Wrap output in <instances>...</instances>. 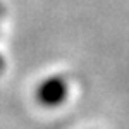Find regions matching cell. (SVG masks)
<instances>
[{
  "label": "cell",
  "mask_w": 129,
  "mask_h": 129,
  "mask_svg": "<svg viewBox=\"0 0 129 129\" xmlns=\"http://www.w3.org/2000/svg\"><path fill=\"white\" fill-rule=\"evenodd\" d=\"M67 96H69V84L66 78H62L59 74L45 78L35 89L36 102L47 109L60 107L67 100Z\"/></svg>",
  "instance_id": "6da1fadb"
},
{
  "label": "cell",
  "mask_w": 129,
  "mask_h": 129,
  "mask_svg": "<svg viewBox=\"0 0 129 129\" xmlns=\"http://www.w3.org/2000/svg\"><path fill=\"white\" fill-rule=\"evenodd\" d=\"M4 71H5V59L0 55V76L4 74Z\"/></svg>",
  "instance_id": "7a4b0ae2"
},
{
  "label": "cell",
  "mask_w": 129,
  "mask_h": 129,
  "mask_svg": "<svg viewBox=\"0 0 129 129\" xmlns=\"http://www.w3.org/2000/svg\"><path fill=\"white\" fill-rule=\"evenodd\" d=\"M4 14H5V9H4V5H2V4H0V19H2V17H4Z\"/></svg>",
  "instance_id": "3957f363"
}]
</instances>
